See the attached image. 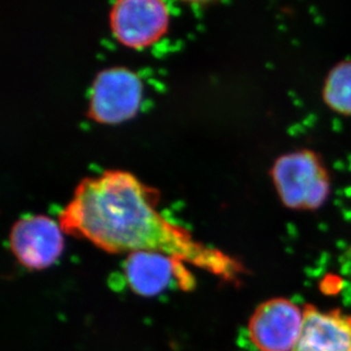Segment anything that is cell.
Instances as JSON below:
<instances>
[{
	"label": "cell",
	"mask_w": 351,
	"mask_h": 351,
	"mask_svg": "<svg viewBox=\"0 0 351 351\" xmlns=\"http://www.w3.org/2000/svg\"><path fill=\"white\" fill-rule=\"evenodd\" d=\"M323 100L335 113L351 117V60L330 71L323 86Z\"/></svg>",
	"instance_id": "cell-9"
},
{
	"label": "cell",
	"mask_w": 351,
	"mask_h": 351,
	"mask_svg": "<svg viewBox=\"0 0 351 351\" xmlns=\"http://www.w3.org/2000/svg\"><path fill=\"white\" fill-rule=\"evenodd\" d=\"M293 351H351V315L305 306L302 335Z\"/></svg>",
	"instance_id": "cell-8"
},
{
	"label": "cell",
	"mask_w": 351,
	"mask_h": 351,
	"mask_svg": "<svg viewBox=\"0 0 351 351\" xmlns=\"http://www.w3.org/2000/svg\"><path fill=\"white\" fill-rule=\"evenodd\" d=\"M304 325V309L288 299L263 302L249 321V337L261 351H293Z\"/></svg>",
	"instance_id": "cell-4"
},
{
	"label": "cell",
	"mask_w": 351,
	"mask_h": 351,
	"mask_svg": "<svg viewBox=\"0 0 351 351\" xmlns=\"http://www.w3.org/2000/svg\"><path fill=\"white\" fill-rule=\"evenodd\" d=\"M271 174L276 193L287 208L316 210L331 193L328 169L313 150L282 155L275 160Z\"/></svg>",
	"instance_id": "cell-2"
},
{
	"label": "cell",
	"mask_w": 351,
	"mask_h": 351,
	"mask_svg": "<svg viewBox=\"0 0 351 351\" xmlns=\"http://www.w3.org/2000/svg\"><path fill=\"white\" fill-rule=\"evenodd\" d=\"M10 245L17 261L31 269H43L60 258L64 239L60 223L47 216H29L12 228Z\"/></svg>",
	"instance_id": "cell-6"
},
{
	"label": "cell",
	"mask_w": 351,
	"mask_h": 351,
	"mask_svg": "<svg viewBox=\"0 0 351 351\" xmlns=\"http://www.w3.org/2000/svg\"><path fill=\"white\" fill-rule=\"evenodd\" d=\"M169 10L159 0H119L110 10V27L119 43L131 48L149 46L162 37Z\"/></svg>",
	"instance_id": "cell-5"
},
{
	"label": "cell",
	"mask_w": 351,
	"mask_h": 351,
	"mask_svg": "<svg viewBox=\"0 0 351 351\" xmlns=\"http://www.w3.org/2000/svg\"><path fill=\"white\" fill-rule=\"evenodd\" d=\"M154 193L124 171H106L79 183L58 216L60 229L107 252H158L226 280L241 266L219 249L197 241L155 208Z\"/></svg>",
	"instance_id": "cell-1"
},
{
	"label": "cell",
	"mask_w": 351,
	"mask_h": 351,
	"mask_svg": "<svg viewBox=\"0 0 351 351\" xmlns=\"http://www.w3.org/2000/svg\"><path fill=\"white\" fill-rule=\"evenodd\" d=\"M124 271L131 289L143 297L159 295L173 283L183 290H190L195 283L184 263L158 252L129 254Z\"/></svg>",
	"instance_id": "cell-7"
},
{
	"label": "cell",
	"mask_w": 351,
	"mask_h": 351,
	"mask_svg": "<svg viewBox=\"0 0 351 351\" xmlns=\"http://www.w3.org/2000/svg\"><path fill=\"white\" fill-rule=\"evenodd\" d=\"M141 95L143 84L132 71L124 67L101 71L91 86L89 117L105 124L131 119L139 108Z\"/></svg>",
	"instance_id": "cell-3"
}]
</instances>
